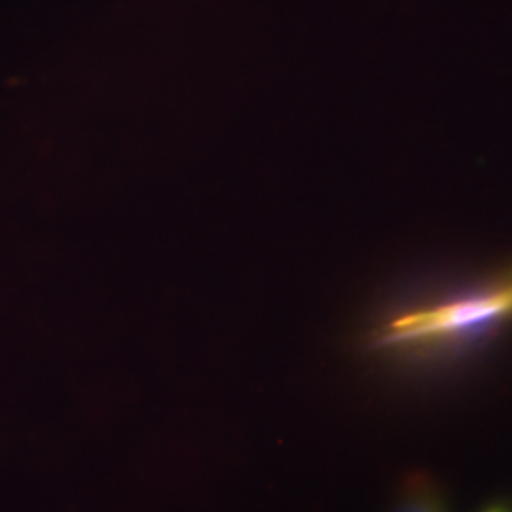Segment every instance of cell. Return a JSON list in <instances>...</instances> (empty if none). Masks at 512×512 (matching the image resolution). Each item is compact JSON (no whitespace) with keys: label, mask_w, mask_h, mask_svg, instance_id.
Segmentation results:
<instances>
[{"label":"cell","mask_w":512,"mask_h":512,"mask_svg":"<svg viewBox=\"0 0 512 512\" xmlns=\"http://www.w3.org/2000/svg\"><path fill=\"white\" fill-rule=\"evenodd\" d=\"M511 315L512 283H509L484 293L403 313L378 332L376 344L399 348L461 340L492 329Z\"/></svg>","instance_id":"cell-1"},{"label":"cell","mask_w":512,"mask_h":512,"mask_svg":"<svg viewBox=\"0 0 512 512\" xmlns=\"http://www.w3.org/2000/svg\"><path fill=\"white\" fill-rule=\"evenodd\" d=\"M397 512H446L437 488L427 482H414L401 501Z\"/></svg>","instance_id":"cell-2"},{"label":"cell","mask_w":512,"mask_h":512,"mask_svg":"<svg viewBox=\"0 0 512 512\" xmlns=\"http://www.w3.org/2000/svg\"><path fill=\"white\" fill-rule=\"evenodd\" d=\"M488 512H509V511H505V509H490V511Z\"/></svg>","instance_id":"cell-3"}]
</instances>
